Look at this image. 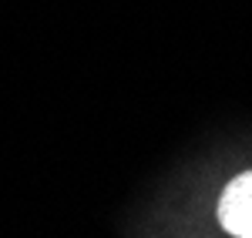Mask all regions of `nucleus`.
<instances>
[{
	"label": "nucleus",
	"instance_id": "obj_1",
	"mask_svg": "<svg viewBox=\"0 0 252 238\" xmlns=\"http://www.w3.org/2000/svg\"><path fill=\"white\" fill-rule=\"evenodd\" d=\"M215 221L229 238H252V168L225 181L215 198Z\"/></svg>",
	"mask_w": 252,
	"mask_h": 238
}]
</instances>
